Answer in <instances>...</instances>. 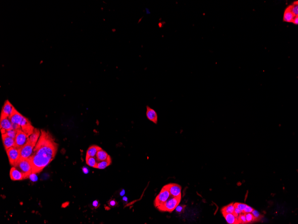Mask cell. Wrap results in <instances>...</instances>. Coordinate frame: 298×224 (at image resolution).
Here are the masks:
<instances>
[{"mask_svg":"<svg viewBox=\"0 0 298 224\" xmlns=\"http://www.w3.org/2000/svg\"><path fill=\"white\" fill-rule=\"evenodd\" d=\"M58 148V144L52 135L41 130L39 138L29 158L32 165V174L39 173L47 166L54 160Z\"/></svg>","mask_w":298,"mask_h":224,"instance_id":"cell-1","label":"cell"},{"mask_svg":"<svg viewBox=\"0 0 298 224\" xmlns=\"http://www.w3.org/2000/svg\"><path fill=\"white\" fill-rule=\"evenodd\" d=\"M16 168L20 171L23 176L24 180L29 178L32 174V167L31 162L29 159H20L15 166Z\"/></svg>","mask_w":298,"mask_h":224,"instance_id":"cell-2","label":"cell"},{"mask_svg":"<svg viewBox=\"0 0 298 224\" xmlns=\"http://www.w3.org/2000/svg\"><path fill=\"white\" fill-rule=\"evenodd\" d=\"M182 197H174L170 196L169 199L161 206L157 208L158 210L163 212H172L180 203Z\"/></svg>","mask_w":298,"mask_h":224,"instance_id":"cell-3","label":"cell"},{"mask_svg":"<svg viewBox=\"0 0 298 224\" xmlns=\"http://www.w3.org/2000/svg\"><path fill=\"white\" fill-rule=\"evenodd\" d=\"M170 197V195L169 190L166 188V186H164L154 200V205L157 208L158 207L161 206L165 203Z\"/></svg>","mask_w":298,"mask_h":224,"instance_id":"cell-4","label":"cell"},{"mask_svg":"<svg viewBox=\"0 0 298 224\" xmlns=\"http://www.w3.org/2000/svg\"><path fill=\"white\" fill-rule=\"evenodd\" d=\"M10 164L14 166L20 159V150L15 147H12L7 150Z\"/></svg>","mask_w":298,"mask_h":224,"instance_id":"cell-5","label":"cell"},{"mask_svg":"<svg viewBox=\"0 0 298 224\" xmlns=\"http://www.w3.org/2000/svg\"><path fill=\"white\" fill-rule=\"evenodd\" d=\"M15 146L18 149H20L27 143L28 141V137L21 129H19L17 131V134L15 138Z\"/></svg>","mask_w":298,"mask_h":224,"instance_id":"cell-6","label":"cell"},{"mask_svg":"<svg viewBox=\"0 0 298 224\" xmlns=\"http://www.w3.org/2000/svg\"><path fill=\"white\" fill-rule=\"evenodd\" d=\"M35 146H34L28 141L27 143L20 150V159H28L32 155Z\"/></svg>","mask_w":298,"mask_h":224,"instance_id":"cell-7","label":"cell"},{"mask_svg":"<svg viewBox=\"0 0 298 224\" xmlns=\"http://www.w3.org/2000/svg\"><path fill=\"white\" fill-rule=\"evenodd\" d=\"M169 190L170 196L172 197H182V188L180 185L176 184H169L165 185Z\"/></svg>","mask_w":298,"mask_h":224,"instance_id":"cell-8","label":"cell"},{"mask_svg":"<svg viewBox=\"0 0 298 224\" xmlns=\"http://www.w3.org/2000/svg\"><path fill=\"white\" fill-rule=\"evenodd\" d=\"M12 123L10 117L1 116L0 128L2 134L5 133L6 131L11 129L12 128Z\"/></svg>","mask_w":298,"mask_h":224,"instance_id":"cell-9","label":"cell"},{"mask_svg":"<svg viewBox=\"0 0 298 224\" xmlns=\"http://www.w3.org/2000/svg\"><path fill=\"white\" fill-rule=\"evenodd\" d=\"M15 108H14L13 105L11 104V102L9 101V100H7L5 101L3 106L1 116L10 117L14 112V110H15Z\"/></svg>","mask_w":298,"mask_h":224,"instance_id":"cell-10","label":"cell"},{"mask_svg":"<svg viewBox=\"0 0 298 224\" xmlns=\"http://www.w3.org/2000/svg\"><path fill=\"white\" fill-rule=\"evenodd\" d=\"M146 116L150 121L157 124L158 121V115L156 110L148 106H147Z\"/></svg>","mask_w":298,"mask_h":224,"instance_id":"cell-11","label":"cell"},{"mask_svg":"<svg viewBox=\"0 0 298 224\" xmlns=\"http://www.w3.org/2000/svg\"><path fill=\"white\" fill-rule=\"evenodd\" d=\"M10 177L13 181H20L24 180V176L20 170L13 166L10 170Z\"/></svg>","mask_w":298,"mask_h":224,"instance_id":"cell-12","label":"cell"},{"mask_svg":"<svg viewBox=\"0 0 298 224\" xmlns=\"http://www.w3.org/2000/svg\"><path fill=\"white\" fill-rule=\"evenodd\" d=\"M2 139L4 148L6 151L7 149L15 146V139L9 137L5 134H2Z\"/></svg>","mask_w":298,"mask_h":224,"instance_id":"cell-13","label":"cell"},{"mask_svg":"<svg viewBox=\"0 0 298 224\" xmlns=\"http://www.w3.org/2000/svg\"><path fill=\"white\" fill-rule=\"evenodd\" d=\"M23 117H24V116H23L21 113H19L15 109L13 113L10 116V119L12 124H17L20 126Z\"/></svg>","mask_w":298,"mask_h":224,"instance_id":"cell-14","label":"cell"},{"mask_svg":"<svg viewBox=\"0 0 298 224\" xmlns=\"http://www.w3.org/2000/svg\"><path fill=\"white\" fill-rule=\"evenodd\" d=\"M41 135V131L38 128H34L33 133L29 137L28 141L35 146Z\"/></svg>","mask_w":298,"mask_h":224,"instance_id":"cell-15","label":"cell"},{"mask_svg":"<svg viewBox=\"0 0 298 224\" xmlns=\"http://www.w3.org/2000/svg\"><path fill=\"white\" fill-rule=\"evenodd\" d=\"M225 220L228 224H234L239 223L238 217L234 213H222Z\"/></svg>","mask_w":298,"mask_h":224,"instance_id":"cell-16","label":"cell"},{"mask_svg":"<svg viewBox=\"0 0 298 224\" xmlns=\"http://www.w3.org/2000/svg\"><path fill=\"white\" fill-rule=\"evenodd\" d=\"M101 149V147L96 145L90 146L87 151L86 157H96L98 151Z\"/></svg>","mask_w":298,"mask_h":224,"instance_id":"cell-17","label":"cell"},{"mask_svg":"<svg viewBox=\"0 0 298 224\" xmlns=\"http://www.w3.org/2000/svg\"><path fill=\"white\" fill-rule=\"evenodd\" d=\"M295 17L294 15L291 11L289 7H288L284 12V15H283V21L285 22H292Z\"/></svg>","mask_w":298,"mask_h":224,"instance_id":"cell-18","label":"cell"},{"mask_svg":"<svg viewBox=\"0 0 298 224\" xmlns=\"http://www.w3.org/2000/svg\"><path fill=\"white\" fill-rule=\"evenodd\" d=\"M112 159H111V157L109 155L106 160L98 162L96 169H98L100 170L105 169L106 168L110 166V165L112 164Z\"/></svg>","mask_w":298,"mask_h":224,"instance_id":"cell-19","label":"cell"},{"mask_svg":"<svg viewBox=\"0 0 298 224\" xmlns=\"http://www.w3.org/2000/svg\"><path fill=\"white\" fill-rule=\"evenodd\" d=\"M109 156V154L106 151L101 149L98 151L97 153L96 154V158L97 161L98 162L100 161L106 160Z\"/></svg>","mask_w":298,"mask_h":224,"instance_id":"cell-20","label":"cell"},{"mask_svg":"<svg viewBox=\"0 0 298 224\" xmlns=\"http://www.w3.org/2000/svg\"><path fill=\"white\" fill-rule=\"evenodd\" d=\"M235 208L234 203H232L224 207L222 210V213H233Z\"/></svg>","mask_w":298,"mask_h":224,"instance_id":"cell-21","label":"cell"},{"mask_svg":"<svg viewBox=\"0 0 298 224\" xmlns=\"http://www.w3.org/2000/svg\"><path fill=\"white\" fill-rule=\"evenodd\" d=\"M86 162L88 166L94 168H97L98 162L96 157H86Z\"/></svg>","mask_w":298,"mask_h":224,"instance_id":"cell-22","label":"cell"},{"mask_svg":"<svg viewBox=\"0 0 298 224\" xmlns=\"http://www.w3.org/2000/svg\"><path fill=\"white\" fill-rule=\"evenodd\" d=\"M291 11L293 14L294 15L295 17L298 16V2H295L292 5H291L289 7Z\"/></svg>","mask_w":298,"mask_h":224,"instance_id":"cell-23","label":"cell"},{"mask_svg":"<svg viewBox=\"0 0 298 224\" xmlns=\"http://www.w3.org/2000/svg\"><path fill=\"white\" fill-rule=\"evenodd\" d=\"M17 131H18V130H15L13 129H11L6 131L4 134L9 136V137H11V138L15 139L16 134H17Z\"/></svg>","mask_w":298,"mask_h":224,"instance_id":"cell-24","label":"cell"},{"mask_svg":"<svg viewBox=\"0 0 298 224\" xmlns=\"http://www.w3.org/2000/svg\"><path fill=\"white\" fill-rule=\"evenodd\" d=\"M235 207L237 208L238 209L243 212L244 210L246 208L247 206V205L245 203H234Z\"/></svg>","mask_w":298,"mask_h":224,"instance_id":"cell-25","label":"cell"},{"mask_svg":"<svg viewBox=\"0 0 298 224\" xmlns=\"http://www.w3.org/2000/svg\"><path fill=\"white\" fill-rule=\"evenodd\" d=\"M247 222H251L255 220V219L252 214L251 213H245Z\"/></svg>","mask_w":298,"mask_h":224,"instance_id":"cell-26","label":"cell"},{"mask_svg":"<svg viewBox=\"0 0 298 224\" xmlns=\"http://www.w3.org/2000/svg\"><path fill=\"white\" fill-rule=\"evenodd\" d=\"M108 205L111 207H115L118 205V203L115 199H110L108 202Z\"/></svg>","mask_w":298,"mask_h":224,"instance_id":"cell-27","label":"cell"},{"mask_svg":"<svg viewBox=\"0 0 298 224\" xmlns=\"http://www.w3.org/2000/svg\"><path fill=\"white\" fill-rule=\"evenodd\" d=\"M239 223H245L247 222L246 219V216L244 214H241L238 216Z\"/></svg>","mask_w":298,"mask_h":224,"instance_id":"cell-28","label":"cell"},{"mask_svg":"<svg viewBox=\"0 0 298 224\" xmlns=\"http://www.w3.org/2000/svg\"><path fill=\"white\" fill-rule=\"evenodd\" d=\"M251 213L253 216H254V218H255V219H259V218L261 217V215H260V214L259 213V212L258 211L253 210Z\"/></svg>","mask_w":298,"mask_h":224,"instance_id":"cell-29","label":"cell"},{"mask_svg":"<svg viewBox=\"0 0 298 224\" xmlns=\"http://www.w3.org/2000/svg\"><path fill=\"white\" fill-rule=\"evenodd\" d=\"M253 210H254V209H253L252 207L248 206L247 205V206L244 210L243 212H244L245 213H251Z\"/></svg>","mask_w":298,"mask_h":224,"instance_id":"cell-30","label":"cell"},{"mask_svg":"<svg viewBox=\"0 0 298 224\" xmlns=\"http://www.w3.org/2000/svg\"><path fill=\"white\" fill-rule=\"evenodd\" d=\"M243 212L240 209H238L237 208H235V210L234 211V213L235 215H236L238 217L241 214L243 213Z\"/></svg>","mask_w":298,"mask_h":224,"instance_id":"cell-31","label":"cell"},{"mask_svg":"<svg viewBox=\"0 0 298 224\" xmlns=\"http://www.w3.org/2000/svg\"><path fill=\"white\" fill-rule=\"evenodd\" d=\"M93 206L95 208H97L99 207V201L98 200H95L93 202Z\"/></svg>","mask_w":298,"mask_h":224,"instance_id":"cell-32","label":"cell"},{"mask_svg":"<svg viewBox=\"0 0 298 224\" xmlns=\"http://www.w3.org/2000/svg\"><path fill=\"white\" fill-rule=\"evenodd\" d=\"M183 207H184V206H179V205H178V206L176 207V208H175V210H176V212H181L183 210Z\"/></svg>","mask_w":298,"mask_h":224,"instance_id":"cell-33","label":"cell"},{"mask_svg":"<svg viewBox=\"0 0 298 224\" xmlns=\"http://www.w3.org/2000/svg\"><path fill=\"white\" fill-rule=\"evenodd\" d=\"M292 23L296 25H298V16L295 17L292 21Z\"/></svg>","mask_w":298,"mask_h":224,"instance_id":"cell-34","label":"cell"},{"mask_svg":"<svg viewBox=\"0 0 298 224\" xmlns=\"http://www.w3.org/2000/svg\"><path fill=\"white\" fill-rule=\"evenodd\" d=\"M82 170L84 174H88V173L89 170L86 167H83L82 168Z\"/></svg>","mask_w":298,"mask_h":224,"instance_id":"cell-35","label":"cell"},{"mask_svg":"<svg viewBox=\"0 0 298 224\" xmlns=\"http://www.w3.org/2000/svg\"><path fill=\"white\" fill-rule=\"evenodd\" d=\"M124 191H121V193H120V194H121V196H122V195H124Z\"/></svg>","mask_w":298,"mask_h":224,"instance_id":"cell-36","label":"cell"}]
</instances>
